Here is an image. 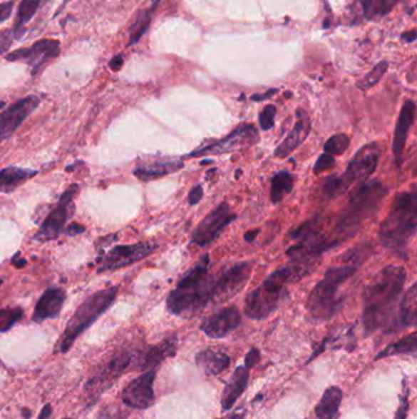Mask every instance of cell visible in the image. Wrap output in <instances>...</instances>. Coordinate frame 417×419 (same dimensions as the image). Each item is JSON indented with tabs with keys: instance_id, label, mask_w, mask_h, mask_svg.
<instances>
[{
	"instance_id": "cell-19",
	"label": "cell",
	"mask_w": 417,
	"mask_h": 419,
	"mask_svg": "<svg viewBox=\"0 0 417 419\" xmlns=\"http://www.w3.org/2000/svg\"><path fill=\"white\" fill-rule=\"evenodd\" d=\"M415 113H416L415 102L413 100L405 101L403 107L400 109L394 140H393V155H394V161L398 168H400V166L403 163V153H404L405 145L408 140V131L415 121Z\"/></svg>"
},
{
	"instance_id": "cell-10",
	"label": "cell",
	"mask_w": 417,
	"mask_h": 419,
	"mask_svg": "<svg viewBox=\"0 0 417 419\" xmlns=\"http://www.w3.org/2000/svg\"><path fill=\"white\" fill-rule=\"evenodd\" d=\"M78 191V184H71L61 194L58 203L48 212L47 216L44 217L43 222L39 227L38 232L34 236L35 242L46 243L56 241L64 232L68 221L71 218L75 211L73 199Z\"/></svg>"
},
{
	"instance_id": "cell-41",
	"label": "cell",
	"mask_w": 417,
	"mask_h": 419,
	"mask_svg": "<svg viewBox=\"0 0 417 419\" xmlns=\"http://www.w3.org/2000/svg\"><path fill=\"white\" fill-rule=\"evenodd\" d=\"M125 415H123L120 408L114 406H107L99 410L95 419H124Z\"/></svg>"
},
{
	"instance_id": "cell-7",
	"label": "cell",
	"mask_w": 417,
	"mask_h": 419,
	"mask_svg": "<svg viewBox=\"0 0 417 419\" xmlns=\"http://www.w3.org/2000/svg\"><path fill=\"white\" fill-rule=\"evenodd\" d=\"M118 292L119 287L114 286L110 288L97 291L96 293L87 297L68 321L64 333H61V338L56 341L54 353H66L82 333L88 330L109 308L112 307Z\"/></svg>"
},
{
	"instance_id": "cell-21",
	"label": "cell",
	"mask_w": 417,
	"mask_h": 419,
	"mask_svg": "<svg viewBox=\"0 0 417 419\" xmlns=\"http://www.w3.org/2000/svg\"><path fill=\"white\" fill-rule=\"evenodd\" d=\"M65 299H66V293L63 288L51 287L44 291V293L41 296V298L36 304L32 320L37 324H41L48 319H56L61 315Z\"/></svg>"
},
{
	"instance_id": "cell-43",
	"label": "cell",
	"mask_w": 417,
	"mask_h": 419,
	"mask_svg": "<svg viewBox=\"0 0 417 419\" xmlns=\"http://www.w3.org/2000/svg\"><path fill=\"white\" fill-rule=\"evenodd\" d=\"M259 359H261V353H259V350H258L257 348H251V350H249V353H247L245 357V367L247 368V369L256 367L258 362H259Z\"/></svg>"
},
{
	"instance_id": "cell-20",
	"label": "cell",
	"mask_w": 417,
	"mask_h": 419,
	"mask_svg": "<svg viewBox=\"0 0 417 419\" xmlns=\"http://www.w3.org/2000/svg\"><path fill=\"white\" fill-rule=\"evenodd\" d=\"M311 131L310 116L304 109H297V121L293 129L289 131L283 143L275 148L274 155L278 158H287L290 153H293L297 147L305 141Z\"/></svg>"
},
{
	"instance_id": "cell-24",
	"label": "cell",
	"mask_w": 417,
	"mask_h": 419,
	"mask_svg": "<svg viewBox=\"0 0 417 419\" xmlns=\"http://www.w3.org/2000/svg\"><path fill=\"white\" fill-rule=\"evenodd\" d=\"M249 372L246 367H237L235 372L232 373L220 398V405L224 410H232L237 398H240L242 393L245 391L246 386L249 384Z\"/></svg>"
},
{
	"instance_id": "cell-34",
	"label": "cell",
	"mask_w": 417,
	"mask_h": 419,
	"mask_svg": "<svg viewBox=\"0 0 417 419\" xmlns=\"http://www.w3.org/2000/svg\"><path fill=\"white\" fill-rule=\"evenodd\" d=\"M388 69L387 61H381L377 65H374V69L371 70L370 73L366 74L365 76L359 80L356 84V86L361 90V91H367L370 90L374 85H377L381 79L383 78V75L386 74Z\"/></svg>"
},
{
	"instance_id": "cell-42",
	"label": "cell",
	"mask_w": 417,
	"mask_h": 419,
	"mask_svg": "<svg viewBox=\"0 0 417 419\" xmlns=\"http://www.w3.org/2000/svg\"><path fill=\"white\" fill-rule=\"evenodd\" d=\"M14 39H15V36H14L13 29L0 31V56L9 51Z\"/></svg>"
},
{
	"instance_id": "cell-53",
	"label": "cell",
	"mask_w": 417,
	"mask_h": 419,
	"mask_svg": "<svg viewBox=\"0 0 417 419\" xmlns=\"http://www.w3.org/2000/svg\"><path fill=\"white\" fill-rule=\"evenodd\" d=\"M222 419H245V413L244 412H240V410H237V412H232V413H229L228 415H225Z\"/></svg>"
},
{
	"instance_id": "cell-37",
	"label": "cell",
	"mask_w": 417,
	"mask_h": 419,
	"mask_svg": "<svg viewBox=\"0 0 417 419\" xmlns=\"http://www.w3.org/2000/svg\"><path fill=\"white\" fill-rule=\"evenodd\" d=\"M361 5L362 13L367 20L381 18L387 15L386 0H359Z\"/></svg>"
},
{
	"instance_id": "cell-57",
	"label": "cell",
	"mask_w": 417,
	"mask_h": 419,
	"mask_svg": "<svg viewBox=\"0 0 417 419\" xmlns=\"http://www.w3.org/2000/svg\"><path fill=\"white\" fill-rule=\"evenodd\" d=\"M0 367H3V362L1 360H0Z\"/></svg>"
},
{
	"instance_id": "cell-16",
	"label": "cell",
	"mask_w": 417,
	"mask_h": 419,
	"mask_svg": "<svg viewBox=\"0 0 417 419\" xmlns=\"http://www.w3.org/2000/svg\"><path fill=\"white\" fill-rule=\"evenodd\" d=\"M157 369L147 370L136 379L130 381L121 393V401L133 410H147L155 405V385Z\"/></svg>"
},
{
	"instance_id": "cell-28",
	"label": "cell",
	"mask_w": 417,
	"mask_h": 419,
	"mask_svg": "<svg viewBox=\"0 0 417 419\" xmlns=\"http://www.w3.org/2000/svg\"><path fill=\"white\" fill-rule=\"evenodd\" d=\"M48 0H22L19 5L16 19L14 22L13 32L15 39H22L26 32V25L34 19L37 11L43 6Z\"/></svg>"
},
{
	"instance_id": "cell-56",
	"label": "cell",
	"mask_w": 417,
	"mask_h": 419,
	"mask_svg": "<svg viewBox=\"0 0 417 419\" xmlns=\"http://www.w3.org/2000/svg\"><path fill=\"white\" fill-rule=\"evenodd\" d=\"M4 107H5L4 101H0V111H1V109L4 108Z\"/></svg>"
},
{
	"instance_id": "cell-5",
	"label": "cell",
	"mask_w": 417,
	"mask_h": 419,
	"mask_svg": "<svg viewBox=\"0 0 417 419\" xmlns=\"http://www.w3.org/2000/svg\"><path fill=\"white\" fill-rule=\"evenodd\" d=\"M417 229L416 191L396 195L391 211L379 227V242L386 249L400 253L406 249Z\"/></svg>"
},
{
	"instance_id": "cell-55",
	"label": "cell",
	"mask_w": 417,
	"mask_h": 419,
	"mask_svg": "<svg viewBox=\"0 0 417 419\" xmlns=\"http://www.w3.org/2000/svg\"><path fill=\"white\" fill-rule=\"evenodd\" d=\"M21 415H24V418L30 419L31 410L29 408H22Z\"/></svg>"
},
{
	"instance_id": "cell-50",
	"label": "cell",
	"mask_w": 417,
	"mask_h": 419,
	"mask_svg": "<svg viewBox=\"0 0 417 419\" xmlns=\"http://www.w3.org/2000/svg\"><path fill=\"white\" fill-rule=\"evenodd\" d=\"M53 413V406L51 403H47V405H44L43 408L41 410V413H39L38 418L37 419H48Z\"/></svg>"
},
{
	"instance_id": "cell-32",
	"label": "cell",
	"mask_w": 417,
	"mask_h": 419,
	"mask_svg": "<svg viewBox=\"0 0 417 419\" xmlns=\"http://www.w3.org/2000/svg\"><path fill=\"white\" fill-rule=\"evenodd\" d=\"M294 188V177L289 172H279L272 178L271 196L272 203H279L288 196Z\"/></svg>"
},
{
	"instance_id": "cell-35",
	"label": "cell",
	"mask_w": 417,
	"mask_h": 419,
	"mask_svg": "<svg viewBox=\"0 0 417 419\" xmlns=\"http://www.w3.org/2000/svg\"><path fill=\"white\" fill-rule=\"evenodd\" d=\"M371 251H372L371 244L366 243L362 246H356L353 249H350L348 253H345L344 256H343V261H344L345 264L355 265L359 268L370 256Z\"/></svg>"
},
{
	"instance_id": "cell-30",
	"label": "cell",
	"mask_w": 417,
	"mask_h": 419,
	"mask_svg": "<svg viewBox=\"0 0 417 419\" xmlns=\"http://www.w3.org/2000/svg\"><path fill=\"white\" fill-rule=\"evenodd\" d=\"M160 0H153L152 4L147 8V9L140 11L138 18L133 22V26L130 29L129 42H128V47L138 44V41L141 39L145 34H146L148 27L151 25L152 18L155 14L157 6L160 4Z\"/></svg>"
},
{
	"instance_id": "cell-9",
	"label": "cell",
	"mask_w": 417,
	"mask_h": 419,
	"mask_svg": "<svg viewBox=\"0 0 417 419\" xmlns=\"http://www.w3.org/2000/svg\"><path fill=\"white\" fill-rule=\"evenodd\" d=\"M133 362V353L130 350H123L114 352L108 358L107 362L101 364L97 372L92 374L85 386L91 401L96 402L108 388H110L124 373H126Z\"/></svg>"
},
{
	"instance_id": "cell-31",
	"label": "cell",
	"mask_w": 417,
	"mask_h": 419,
	"mask_svg": "<svg viewBox=\"0 0 417 419\" xmlns=\"http://www.w3.org/2000/svg\"><path fill=\"white\" fill-rule=\"evenodd\" d=\"M417 335L416 333H411L405 338H400L399 341L391 343L381 350L379 355L374 357V360L391 357L396 355H416L417 352Z\"/></svg>"
},
{
	"instance_id": "cell-8",
	"label": "cell",
	"mask_w": 417,
	"mask_h": 419,
	"mask_svg": "<svg viewBox=\"0 0 417 419\" xmlns=\"http://www.w3.org/2000/svg\"><path fill=\"white\" fill-rule=\"evenodd\" d=\"M379 155L381 151L377 143L365 145L350 160L344 173L326 179L323 183V193L328 199H336L344 195L354 184L367 181L379 166Z\"/></svg>"
},
{
	"instance_id": "cell-14",
	"label": "cell",
	"mask_w": 417,
	"mask_h": 419,
	"mask_svg": "<svg viewBox=\"0 0 417 419\" xmlns=\"http://www.w3.org/2000/svg\"><path fill=\"white\" fill-rule=\"evenodd\" d=\"M237 220V215L227 203H222L212 210L195 228L191 241L198 246H207L220 237L224 229Z\"/></svg>"
},
{
	"instance_id": "cell-13",
	"label": "cell",
	"mask_w": 417,
	"mask_h": 419,
	"mask_svg": "<svg viewBox=\"0 0 417 419\" xmlns=\"http://www.w3.org/2000/svg\"><path fill=\"white\" fill-rule=\"evenodd\" d=\"M158 248L153 243H136V244H125V246H116L110 251L105 253V256L101 259H97L99 263L98 273L105 271H114L119 268L135 264L138 261L151 256Z\"/></svg>"
},
{
	"instance_id": "cell-48",
	"label": "cell",
	"mask_w": 417,
	"mask_h": 419,
	"mask_svg": "<svg viewBox=\"0 0 417 419\" xmlns=\"http://www.w3.org/2000/svg\"><path fill=\"white\" fill-rule=\"evenodd\" d=\"M277 92H278L277 89H273V90H268L266 94H258V95L252 96V97H251V100L256 101V102H259V101H264L267 100V99H269V97L274 95V94H277Z\"/></svg>"
},
{
	"instance_id": "cell-3",
	"label": "cell",
	"mask_w": 417,
	"mask_h": 419,
	"mask_svg": "<svg viewBox=\"0 0 417 419\" xmlns=\"http://www.w3.org/2000/svg\"><path fill=\"white\" fill-rule=\"evenodd\" d=\"M388 189L379 181H365L356 186L349 196L348 203L340 213L336 226L328 232L331 242L338 246L354 237L361 228L362 223L374 216Z\"/></svg>"
},
{
	"instance_id": "cell-17",
	"label": "cell",
	"mask_w": 417,
	"mask_h": 419,
	"mask_svg": "<svg viewBox=\"0 0 417 419\" xmlns=\"http://www.w3.org/2000/svg\"><path fill=\"white\" fill-rule=\"evenodd\" d=\"M41 104L38 96L31 95L16 101L0 114V143H4Z\"/></svg>"
},
{
	"instance_id": "cell-40",
	"label": "cell",
	"mask_w": 417,
	"mask_h": 419,
	"mask_svg": "<svg viewBox=\"0 0 417 419\" xmlns=\"http://www.w3.org/2000/svg\"><path fill=\"white\" fill-rule=\"evenodd\" d=\"M334 164H336V158H334V156L328 155V153L324 152V153L319 156V160L316 161L314 167V173H322L324 171L333 168Z\"/></svg>"
},
{
	"instance_id": "cell-12",
	"label": "cell",
	"mask_w": 417,
	"mask_h": 419,
	"mask_svg": "<svg viewBox=\"0 0 417 419\" xmlns=\"http://www.w3.org/2000/svg\"><path fill=\"white\" fill-rule=\"evenodd\" d=\"M252 273V264L249 261H242L234 264L215 277L212 290V304L227 302L240 292L246 282L249 281Z\"/></svg>"
},
{
	"instance_id": "cell-1",
	"label": "cell",
	"mask_w": 417,
	"mask_h": 419,
	"mask_svg": "<svg viewBox=\"0 0 417 419\" xmlns=\"http://www.w3.org/2000/svg\"><path fill=\"white\" fill-rule=\"evenodd\" d=\"M406 271L401 266L388 265L369 282L364 291L362 321L365 333L377 331L391 325L398 299L404 288Z\"/></svg>"
},
{
	"instance_id": "cell-33",
	"label": "cell",
	"mask_w": 417,
	"mask_h": 419,
	"mask_svg": "<svg viewBox=\"0 0 417 419\" xmlns=\"http://www.w3.org/2000/svg\"><path fill=\"white\" fill-rule=\"evenodd\" d=\"M25 315L21 307L0 309V333L10 331Z\"/></svg>"
},
{
	"instance_id": "cell-15",
	"label": "cell",
	"mask_w": 417,
	"mask_h": 419,
	"mask_svg": "<svg viewBox=\"0 0 417 419\" xmlns=\"http://www.w3.org/2000/svg\"><path fill=\"white\" fill-rule=\"evenodd\" d=\"M61 42L58 39H39L30 47L20 48L6 54L8 61H19L32 68V74L36 75L43 68L44 64L59 56Z\"/></svg>"
},
{
	"instance_id": "cell-47",
	"label": "cell",
	"mask_w": 417,
	"mask_h": 419,
	"mask_svg": "<svg viewBox=\"0 0 417 419\" xmlns=\"http://www.w3.org/2000/svg\"><path fill=\"white\" fill-rule=\"evenodd\" d=\"M123 65H124V56H123V54H118V56L113 58L112 61H109V68L113 71H119L123 68Z\"/></svg>"
},
{
	"instance_id": "cell-52",
	"label": "cell",
	"mask_w": 417,
	"mask_h": 419,
	"mask_svg": "<svg viewBox=\"0 0 417 419\" xmlns=\"http://www.w3.org/2000/svg\"><path fill=\"white\" fill-rule=\"evenodd\" d=\"M401 39H403L404 42H408V44L415 42V39H416V30H411L408 31V32H404V34L401 35Z\"/></svg>"
},
{
	"instance_id": "cell-11",
	"label": "cell",
	"mask_w": 417,
	"mask_h": 419,
	"mask_svg": "<svg viewBox=\"0 0 417 419\" xmlns=\"http://www.w3.org/2000/svg\"><path fill=\"white\" fill-rule=\"evenodd\" d=\"M259 135L254 126L252 124H241L237 126V129L232 130L230 134L227 135L225 138L217 140L215 143H208L206 146L198 147L194 151L190 152L186 155V158H197L203 156H220L224 153H230V152L246 148V147L252 146L257 143Z\"/></svg>"
},
{
	"instance_id": "cell-54",
	"label": "cell",
	"mask_w": 417,
	"mask_h": 419,
	"mask_svg": "<svg viewBox=\"0 0 417 419\" xmlns=\"http://www.w3.org/2000/svg\"><path fill=\"white\" fill-rule=\"evenodd\" d=\"M398 1H399V0H386V11H387V14L396 6Z\"/></svg>"
},
{
	"instance_id": "cell-45",
	"label": "cell",
	"mask_w": 417,
	"mask_h": 419,
	"mask_svg": "<svg viewBox=\"0 0 417 419\" xmlns=\"http://www.w3.org/2000/svg\"><path fill=\"white\" fill-rule=\"evenodd\" d=\"M203 198V188L201 184H197V186H195L191 191H190L189 194V203L191 206H195V205H197Z\"/></svg>"
},
{
	"instance_id": "cell-51",
	"label": "cell",
	"mask_w": 417,
	"mask_h": 419,
	"mask_svg": "<svg viewBox=\"0 0 417 419\" xmlns=\"http://www.w3.org/2000/svg\"><path fill=\"white\" fill-rule=\"evenodd\" d=\"M20 254H16V256H14L13 260H11V264L15 266L16 268H24L27 265V260L24 259V258H19Z\"/></svg>"
},
{
	"instance_id": "cell-18",
	"label": "cell",
	"mask_w": 417,
	"mask_h": 419,
	"mask_svg": "<svg viewBox=\"0 0 417 419\" xmlns=\"http://www.w3.org/2000/svg\"><path fill=\"white\" fill-rule=\"evenodd\" d=\"M240 324V311L235 306H232L208 316L201 325V330L208 338H224L237 330Z\"/></svg>"
},
{
	"instance_id": "cell-6",
	"label": "cell",
	"mask_w": 417,
	"mask_h": 419,
	"mask_svg": "<svg viewBox=\"0 0 417 419\" xmlns=\"http://www.w3.org/2000/svg\"><path fill=\"white\" fill-rule=\"evenodd\" d=\"M357 268L350 264L328 268L307 299L306 307L314 320L326 321L336 315L345 301L341 287L356 273Z\"/></svg>"
},
{
	"instance_id": "cell-44",
	"label": "cell",
	"mask_w": 417,
	"mask_h": 419,
	"mask_svg": "<svg viewBox=\"0 0 417 419\" xmlns=\"http://www.w3.org/2000/svg\"><path fill=\"white\" fill-rule=\"evenodd\" d=\"M14 5H15L14 0H9V1H5V3L0 4V24H3L10 18V15L13 13Z\"/></svg>"
},
{
	"instance_id": "cell-27",
	"label": "cell",
	"mask_w": 417,
	"mask_h": 419,
	"mask_svg": "<svg viewBox=\"0 0 417 419\" xmlns=\"http://www.w3.org/2000/svg\"><path fill=\"white\" fill-rule=\"evenodd\" d=\"M343 391L336 386L328 388L314 408L317 419H338Z\"/></svg>"
},
{
	"instance_id": "cell-4",
	"label": "cell",
	"mask_w": 417,
	"mask_h": 419,
	"mask_svg": "<svg viewBox=\"0 0 417 419\" xmlns=\"http://www.w3.org/2000/svg\"><path fill=\"white\" fill-rule=\"evenodd\" d=\"M210 256L201 258L196 266L189 270L169 293L167 309L173 315L192 316L212 304L215 276L210 271Z\"/></svg>"
},
{
	"instance_id": "cell-46",
	"label": "cell",
	"mask_w": 417,
	"mask_h": 419,
	"mask_svg": "<svg viewBox=\"0 0 417 419\" xmlns=\"http://www.w3.org/2000/svg\"><path fill=\"white\" fill-rule=\"evenodd\" d=\"M85 231H86L85 226L76 223V222H73V223H70L69 226H66L64 233L66 234V236H70V237H75V236L83 233Z\"/></svg>"
},
{
	"instance_id": "cell-22",
	"label": "cell",
	"mask_w": 417,
	"mask_h": 419,
	"mask_svg": "<svg viewBox=\"0 0 417 419\" xmlns=\"http://www.w3.org/2000/svg\"><path fill=\"white\" fill-rule=\"evenodd\" d=\"M184 167L185 163L180 160L140 161L133 168V173L141 182H151L179 172Z\"/></svg>"
},
{
	"instance_id": "cell-58",
	"label": "cell",
	"mask_w": 417,
	"mask_h": 419,
	"mask_svg": "<svg viewBox=\"0 0 417 419\" xmlns=\"http://www.w3.org/2000/svg\"><path fill=\"white\" fill-rule=\"evenodd\" d=\"M1 283H3V280H1V278H0V285H1Z\"/></svg>"
},
{
	"instance_id": "cell-25",
	"label": "cell",
	"mask_w": 417,
	"mask_h": 419,
	"mask_svg": "<svg viewBox=\"0 0 417 419\" xmlns=\"http://www.w3.org/2000/svg\"><path fill=\"white\" fill-rule=\"evenodd\" d=\"M37 174L38 171L36 169L21 168L15 166L0 169V194L13 193Z\"/></svg>"
},
{
	"instance_id": "cell-26",
	"label": "cell",
	"mask_w": 417,
	"mask_h": 419,
	"mask_svg": "<svg viewBox=\"0 0 417 419\" xmlns=\"http://www.w3.org/2000/svg\"><path fill=\"white\" fill-rule=\"evenodd\" d=\"M196 364L206 375H218L225 369H228L230 357L217 350H201L196 355Z\"/></svg>"
},
{
	"instance_id": "cell-36",
	"label": "cell",
	"mask_w": 417,
	"mask_h": 419,
	"mask_svg": "<svg viewBox=\"0 0 417 419\" xmlns=\"http://www.w3.org/2000/svg\"><path fill=\"white\" fill-rule=\"evenodd\" d=\"M350 146V138L346 134H336L328 138L324 143V152L328 155H343Z\"/></svg>"
},
{
	"instance_id": "cell-2",
	"label": "cell",
	"mask_w": 417,
	"mask_h": 419,
	"mask_svg": "<svg viewBox=\"0 0 417 419\" xmlns=\"http://www.w3.org/2000/svg\"><path fill=\"white\" fill-rule=\"evenodd\" d=\"M319 259L292 260L268 275L262 283L251 291L245 299V314L252 320L267 319L278 311L288 296V285L311 273Z\"/></svg>"
},
{
	"instance_id": "cell-39",
	"label": "cell",
	"mask_w": 417,
	"mask_h": 419,
	"mask_svg": "<svg viewBox=\"0 0 417 419\" xmlns=\"http://www.w3.org/2000/svg\"><path fill=\"white\" fill-rule=\"evenodd\" d=\"M275 114H277V108L273 104H268L262 109V112L259 113L258 121L263 131L272 129L274 126Z\"/></svg>"
},
{
	"instance_id": "cell-59",
	"label": "cell",
	"mask_w": 417,
	"mask_h": 419,
	"mask_svg": "<svg viewBox=\"0 0 417 419\" xmlns=\"http://www.w3.org/2000/svg\"><path fill=\"white\" fill-rule=\"evenodd\" d=\"M68 419H71V418H68Z\"/></svg>"
},
{
	"instance_id": "cell-29",
	"label": "cell",
	"mask_w": 417,
	"mask_h": 419,
	"mask_svg": "<svg viewBox=\"0 0 417 419\" xmlns=\"http://www.w3.org/2000/svg\"><path fill=\"white\" fill-rule=\"evenodd\" d=\"M417 287L413 283L404 294L399 304V324L400 328L415 326L417 321Z\"/></svg>"
},
{
	"instance_id": "cell-23",
	"label": "cell",
	"mask_w": 417,
	"mask_h": 419,
	"mask_svg": "<svg viewBox=\"0 0 417 419\" xmlns=\"http://www.w3.org/2000/svg\"><path fill=\"white\" fill-rule=\"evenodd\" d=\"M177 338H167L155 346L148 347L140 359L138 369L143 372L157 369L165 359L172 358L177 355Z\"/></svg>"
},
{
	"instance_id": "cell-38",
	"label": "cell",
	"mask_w": 417,
	"mask_h": 419,
	"mask_svg": "<svg viewBox=\"0 0 417 419\" xmlns=\"http://www.w3.org/2000/svg\"><path fill=\"white\" fill-rule=\"evenodd\" d=\"M408 396H410V390H408L406 378H404V380H403V391H401V395L399 396V407H398L396 415H394V418L393 419H406L408 407H410V400H408Z\"/></svg>"
},
{
	"instance_id": "cell-49",
	"label": "cell",
	"mask_w": 417,
	"mask_h": 419,
	"mask_svg": "<svg viewBox=\"0 0 417 419\" xmlns=\"http://www.w3.org/2000/svg\"><path fill=\"white\" fill-rule=\"evenodd\" d=\"M259 232H261V229L259 228L249 229V231H247V232L244 234V239H245L247 243H252L254 239H256L258 234H259Z\"/></svg>"
}]
</instances>
